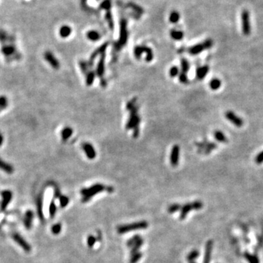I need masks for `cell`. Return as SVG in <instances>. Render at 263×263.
Returning a JSON list of instances; mask_svg holds the SVG:
<instances>
[{"label":"cell","instance_id":"obj_1","mask_svg":"<svg viewBox=\"0 0 263 263\" xmlns=\"http://www.w3.org/2000/svg\"><path fill=\"white\" fill-rule=\"evenodd\" d=\"M1 52L7 62L21 59L22 55L16 45V37L7 31L0 29Z\"/></svg>","mask_w":263,"mask_h":263},{"label":"cell","instance_id":"obj_2","mask_svg":"<svg viewBox=\"0 0 263 263\" xmlns=\"http://www.w3.org/2000/svg\"><path fill=\"white\" fill-rule=\"evenodd\" d=\"M105 189H106V187L100 184L94 185V186H91L89 189L84 188L81 189V194L83 195V198L82 199L81 201L83 202V203H86V202L90 200V199H91L92 197L96 195V194H98V193L101 192V191H104Z\"/></svg>","mask_w":263,"mask_h":263},{"label":"cell","instance_id":"obj_3","mask_svg":"<svg viewBox=\"0 0 263 263\" xmlns=\"http://www.w3.org/2000/svg\"><path fill=\"white\" fill-rule=\"evenodd\" d=\"M148 226V223L145 221H142V222H134L129 224L121 225V226L118 227L117 231L119 234H124V233L130 232V231L144 230V229H146Z\"/></svg>","mask_w":263,"mask_h":263},{"label":"cell","instance_id":"obj_4","mask_svg":"<svg viewBox=\"0 0 263 263\" xmlns=\"http://www.w3.org/2000/svg\"><path fill=\"white\" fill-rule=\"evenodd\" d=\"M213 40H206L205 41H204L203 43L197 44L194 46H191L188 49V52L189 54L191 55H197V54H200L201 52H203V50L209 49L212 47L213 45Z\"/></svg>","mask_w":263,"mask_h":263},{"label":"cell","instance_id":"obj_5","mask_svg":"<svg viewBox=\"0 0 263 263\" xmlns=\"http://www.w3.org/2000/svg\"><path fill=\"white\" fill-rule=\"evenodd\" d=\"M145 53L146 54V62H151L152 61L153 55V51L150 48L146 47V46H137L134 50V54L137 59H139L142 56V54Z\"/></svg>","mask_w":263,"mask_h":263},{"label":"cell","instance_id":"obj_6","mask_svg":"<svg viewBox=\"0 0 263 263\" xmlns=\"http://www.w3.org/2000/svg\"><path fill=\"white\" fill-rule=\"evenodd\" d=\"M120 37L118 43L115 45V48L117 49L121 48L122 46L124 45L127 41V21L125 20H122L121 21V28H120Z\"/></svg>","mask_w":263,"mask_h":263},{"label":"cell","instance_id":"obj_7","mask_svg":"<svg viewBox=\"0 0 263 263\" xmlns=\"http://www.w3.org/2000/svg\"><path fill=\"white\" fill-rule=\"evenodd\" d=\"M131 115H130L129 119L127 124V129H138V125L140 124V119L137 114V109L134 108L131 110Z\"/></svg>","mask_w":263,"mask_h":263},{"label":"cell","instance_id":"obj_8","mask_svg":"<svg viewBox=\"0 0 263 263\" xmlns=\"http://www.w3.org/2000/svg\"><path fill=\"white\" fill-rule=\"evenodd\" d=\"M242 29L245 35H249L251 32V25H250L249 13L248 10H243L241 15Z\"/></svg>","mask_w":263,"mask_h":263},{"label":"cell","instance_id":"obj_9","mask_svg":"<svg viewBox=\"0 0 263 263\" xmlns=\"http://www.w3.org/2000/svg\"><path fill=\"white\" fill-rule=\"evenodd\" d=\"M225 117H226V119L228 120V121H230L232 124H234L237 127H241L243 125V119L239 116H237L232 111H227V112L225 113Z\"/></svg>","mask_w":263,"mask_h":263},{"label":"cell","instance_id":"obj_10","mask_svg":"<svg viewBox=\"0 0 263 263\" xmlns=\"http://www.w3.org/2000/svg\"><path fill=\"white\" fill-rule=\"evenodd\" d=\"M44 58L47 62L49 63V64L53 68L57 69L60 67V63L57 59L55 57V56L52 54L50 51H45L44 54Z\"/></svg>","mask_w":263,"mask_h":263},{"label":"cell","instance_id":"obj_11","mask_svg":"<svg viewBox=\"0 0 263 263\" xmlns=\"http://www.w3.org/2000/svg\"><path fill=\"white\" fill-rule=\"evenodd\" d=\"M179 152L180 148L178 145H175L172 147L171 153H170V163L173 167H176L179 161Z\"/></svg>","mask_w":263,"mask_h":263},{"label":"cell","instance_id":"obj_12","mask_svg":"<svg viewBox=\"0 0 263 263\" xmlns=\"http://www.w3.org/2000/svg\"><path fill=\"white\" fill-rule=\"evenodd\" d=\"M1 195L2 197V201L1 203V210H4L7 207L8 204L11 201L12 197V193L9 190H5L1 192Z\"/></svg>","mask_w":263,"mask_h":263},{"label":"cell","instance_id":"obj_13","mask_svg":"<svg viewBox=\"0 0 263 263\" xmlns=\"http://www.w3.org/2000/svg\"><path fill=\"white\" fill-rule=\"evenodd\" d=\"M12 237H13L14 241H16L21 247L23 248V249H24L26 252H29L31 251V246L29 245V244L27 243V242L25 241V240L19 234H18V233H15V234H13V235H12Z\"/></svg>","mask_w":263,"mask_h":263},{"label":"cell","instance_id":"obj_14","mask_svg":"<svg viewBox=\"0 0 263 263\" xmlns=\"http://www.w3.org/2000/svg\"><path fill=\"white\" fill-rule=\"evenodd\" d=\"M82 148H83L84 152H85L86 157L89 159H94L96 157V151L92 144L89 143H84L82 145Z\"/></svg>","mask_w":263,"mask_h":263},{"label":"cell","instance_id":"obj_15","mask_svg":"<svg viewBox=\"0 0 263 263\" xmlns=\"http://www.w3.org/2000/svg\"><path fill=\"white\" fill-rule=\"evenodd\" d=\"M34 218V213L31 210H27L25 214V216L24 218V224L26 227L27 230H30L32 224V220Z\"/></svg>","mask_w":263,"mask_h":263},{"label":"cell","instance_id":"obj_16","mask_svg":"<svg viewBox=\"0 0 263 263\" xmlns=\"http://www.w3.org/2000/svg\"><path fill=\"white\" fill-rule=\"evenodd\" d=\"M108 43H105V44H103L102 45H101L100 48H97V49H96L95 51H94L93 54H92V56H91V58H90V64H92V62H93V61L95 59V58L96 57V56H97L98 55H100V54H101V55H102V54H104L105 53V50H106V48H107V47H108Z\"/></svg>","mask_w":263,"mask_h":263},{"label":"cell","instance_id":"obj_17","mask_svg":"<svg viewBox=\"0 0 263 263\" xmlns=\"http://www.w3.org/2000/svg\"><path fill=\"white\" fill-rule=\"evenodd\" d=\"M105 53L101 55V58L100 59V62L98 63L97 68H96V73H97L99 77H102L104 74L105 71Z\"/></svg>","mask_w":263,"mask_h":263},{"label":"cell","instance_id":"obj_18","mask_svg":"<svg viewBox=\"0 0 263 263\" xmlns=\"http://www.w3.org/2000/svg\"><path fill=\"white\" fill-rule=\"evenodd\" d=\"M0 169L8 174H11L14 172V168L12 165L2 160L1 158H0Z\"/></svg>","mask_w":263,"mask_h":263},{"label":"cell","instance_id":"obj_19","mask_svg":"<svg viewBox=\"0 0 263 263\" xmlns=\"http://www.w3.org/2000/svg\"><path fill=\"white\" fill-rule=\"evenodd\" d=\"M191 209H193L192 203H186L184 206H182L181 208V214H180V219H184L188 213Z\"/></svg>","mask_w":263,"mask_h":263},{"label":"cell","instance_id":"obj_20","mask_svg":"<svg viewBox=\"0 0 263 263\" xmlns=\"http://www.w3.org/2000/svg\"><path fill=\"white\" fill-rule=\"evenodd\" d=\"M213 247V242L212 241H209L206 244L205 247V257H204L203 263H209L210 259V254H211V250Z\"/></svg>","mask_w":263,"mask_h":263},{"label":"cell","instance_id":"obj_21","mask_svg":"<svg viewBox=\"0 0 263 263\" xmlns=\"http://www.w3.org/2000/svg\"><path fill=\"white\" fill-rule=\"evenodd\" d=\"M208 71H209V67H208V66H203L197 68L196 72L197 79L203 80V78H205L206 75L208 74Z\"/></svg>","mask_w":263,"mask_h":263},{"label":"cell","instance_id":"obj_22","mask_svg":"<svg viewBox=\"0 0 263 263\" xmlns=\"http://www.w3.org/2000/svg\"><path fill=\"white\" fill-rule=\"evenodd\" d=\"M73 129L71 127H64V129H62V140L63 141H67L68 139L70 138L71 136H72L73 134Z\"/></svg>","mask_w":263,"mask_h":263},{"label":"cell","instance_id":"obj_23","mask_svg":"<svg viewBox=\"0 0 263 263\" xmlns=\"http://www.w3.org/2000/svg\"><path fill=\"white\" fill-rule=\"evenodd\" d=\"M71 33H72V29L68 26H63L60 28L59 35L63 38L68 37Z\"/></svg>","mask_w":263,"mask_h":263},{"label":"cell","instance_id":"obj_24","mask_svg":"<svg viewBox=\"0 0 263 263\" xmlns=\"http://www.w3.org/2000/svg\"><path fill=\"white\" fill-rule=\"evenodd\" d=\"M214 138H215L216 140H218V142L224 143L228 142L227 137L224 135V134L223 133V132L220 131H216L214 132Z\"/></svg>","mask_w":263,"mask_h":263},{"label":"cell","instance_id":"obj_25","mask_svg":"<svg viewBox=\"0 0 263 263\" xmlns=\"http://www.w3.org/2000/svg\"><path fill=\"white\" fill-rule=\"evenodd\" d=\"M221 85H222V83H221V81L218 78H214L210 81L209 86L210 88L212 90H217L220 88Z\"/></svg>","mask_w":263,"mask_h":263},{"label":"cell","instance_id":"obj_26","mask_svg":"<svg viewBox=\"0 0 263 263\" xmlns=\"http://www.w3.org/2000/svg\"><path fill=\"white\" fill-rule=\"evenodd\" d=\"M170 35L172 38L176 40H180L184 37V33L181 31L178 30H172L170 31Z\"/></svg>","mask_w":263,"mask_h":263},{"label":"cell","instance_id":"obj_27","mask_svg":"<svg viewBox=\"0 0 263 263\" xmlns=\"http://www.w3.org/2000/svg\"><path fill=\"white\" fill-rule=\"evenodd\" d=\"M87 37L92 41H96L100 38V35L96 31H89L87 33Z\"/></svg>","mask_w":263,"mask_h":263},{"label":"cell","instance_id":"obj_28","mask_svg":"<svg viewBox=\"0 0 263 263\" xmlns=\"http://www.w3.org/2000/svg\"><path fill=\"white\" fill-rule=\"evenodd\" d=\"M143 240L142 239V237L140 238L139 241L137 242V243L134 244V247L132 248V250H131V255H134V254H136L137 252H138V250L141 248V247L143 246Z\"/></svg>","mask_w":263,"mask_h":263},{"label":"cell","instance_id":"obj_29","mask_svg":"<svg viewBox=\"0 0 263 263\" xmlns=\"http://www.w3.org/2000/svg\"><path fill=\"white\" fill-rule=\"evenodd\" d=\"M37 210H38V215L40 216V218L42 221L44 220V216L43 213V198L39 197L37 200Z\"/></svg>","mask_w":263,"mask_h":263},{"label":"cell","instance_id":"obj_30","mask_svg":"<svg viewBox=\"0 0 263 263\" xmlns=\"http://www.w3.org/2000/svg\"><path fill=\"white\" fill-rule=\"evenodd\" d=\"M140 238H141V237L139 236V235H134V236L132 237V238H130L129 240V241H127V247L132 248V247H134V244H135L137 243V242H138Z\"/></svg>","mask_w":263,"mask_h":263},{"label":"cell","instance_id":"obj_31","mask_svg":"<svg viewBox=\"0 0 263 263\" xmlns=\"http://www.w3.org/2000/svg\"><path fill=\"white\" fill-rule=\"evenodd\" d=\"M181 205L180 204H178V203L172 204V205H170L169 207H168L167 211H168V213L172 214V213H175V212L178 211V210H181Z\"/></svg>","mask_w":263,"mask_h":263},{"label":"cell","instance_id":"obj_32","mask_svg":"<svg viewBox=\"0 0 263 263\" xmlns=\"http://www.w3.org/2000/svg\"><path fill=\"white\" fill-rule=\"evenodd\" d=\"M170 21L172 23H177L180 19V15L176 11H173L170 15Z\"/></svg>","mask_w":263,"mask_h":263},{"label":"cell","instance_id":"obj_33","mask_svg":"<svg viewBox=\"0 0 263 263\" xmlns=\"http://www.w3.org/2000/svg\"><path fill=\"white\" fill-rule=\"evenodd\" d=\"M189 69V64L188 61H187L186 59H182V60H181L182 72L181 73H188Z\"/></svg>","mask_w":263,"mask_h":263},{"label":"cell","instance_id":"obj_34","mask_svg":"<svg viewBox=\"0 0 263 263\" xmlns=\"http://www.w3.org/2000/svg\"><path fill=\"white\" fill-rule=\"evenodd\" d=\"M56 212V206L54 201H51L49 206V214L50 218H54Z\"/></svg>","mask_w":263,"mask_h":263},{"label":"cell","instance_id":"obj_35","mask_svg":"<svg viewBox=\"0 0 263 263\" xmlns=\"http://www.w3.org/2000/svg\"><path fill=\"white\" fill-rule=\"evenodd\" d=\"M94 77H95L94 73L93 72L89 73L86 76V85L91 86L94 81Z\"/></svg>","mask_w":263,"mask_h":263},{"label":"cell","instance_id":"obj_36","mask_svg":"<svg viewBox=\"0 0 263 263\" xmlns=\"http://www.w3.org/2000/svg\"><path fill=\"white\" fill-rule=\"evenodd\" d=\"M61 231H62V224H59V223L54 224V226L51 227V232L54 233V235H58L59 233H60Z\"/></svg>","mask_w":263,"mask_h":263},{"label":"cell","instance_id":"obj_37","mask_svg":"<svg viewBox=\"0 0 263 263\" xmlns=\"http://www.w3.org/2000/svg\"><path fill=\"white\" fill-rule=\"evenodd\" d=\"M199 256V252L197 251V250H194V251H191L190 253L189 254V255L187 256V260H188L189 262L191 261H193L195 260L197 256Z\"/></svg>","mask_w":263,"mask_h":263},{"label":"cell","instance_id":"obj_38","mask_svg":"<svg viewBox=\"0 0 263 263\" xmlns=\"http://www.w3.org/2000/svg\"><path fill=\"white\" fill-rule=\"evenodd\" d=\"M59 202H60V205L62 208H64L68 205L69 203V198L67 196H62L59 197Z\"/></svg>","mask_w":263,"mask_h":263},{"label":"cell","instance_id":"obj_39","mask_svg":"<svg viewBox=\"0 0 263 263\" xmlns=\"http://www.w3.org/2000/svg\"><path fill=\"white\" fill-rule=\"evenodd\" d=\"M142 257V254L140 252H137L134 255L132 256L131 260H130V263H136Z\"/></svg>","mask_w":263,"mask_h":263},{"label":"cell","instance_id":"obj_40","mask_svg":"<svg viewBox=\"0 0 263 263\" xmlns=\"http://www.w3.org/2000/svg\"><path fill=\"white\" fill-rule=\"evenodd\" d=\"M96 241V237H94L93 235H90V236H89V237H88V239H87L88 246H89L90 248H92L94 247V244H95Z\"/></svg>","mask_w":263,"mask_h":263},{"label":"cell","instance_id":"obj_41","mask_svg":"<svg viewBox=\"0 0 263 263\" xmlns=\"http://www.w3.org/2000/svg\"><path fill=\"white\" fill-rule=\"evenodd\" d=\"M179 81H181V83H188L189 80H188V77H187V76H186V73H180Z\"/></svg>","mask_w":263,"mask_h":263},{"label":"cell","instance_id":"obj_42","mask_svg":"<svg viewBox=\"0 0 263 263\" xmlns=\"http://www.w3.org/2000/svg\"><path fill=\"white\" fill-rule=\"evenodd\" d=\"M191 203H192L193 209H194V210L201 209V208H203V203H202V202H200V201H195Z\"/></svg>","mask_w":263,"mask_h":263},{"label":"cell","instance_id":"obj_43","mask_svg":"<svg viewBox=\"0 0 263 263\" xmlns=\"http://www.w3.org/2000/svg\"><path fill=\"white\" fill-rule=\"evenodd\" d=\"M178 72H179V71H178V68L177 67H172L170 70V75L172 77H174L177 76Z\"/></svg>","mask_w":263,"mask_h":263},{"label":"cell","instance_id":"obj_44","mask_svg":"<svg viewBox=\"0 0 263 263\" xmlns=\"http://www.w3.org/2000/svg\"><path fill=\"white\" fill-rule=\"evenodd\" d=\"M246 256H247V259L250 263H259L258 259L256 256H251L248 254H246Z\"/></svg>","mask_w":263,"mask_h":263},{"label":"cell","instance_id":"obj_45","mask_svg":"<svg viewBox=\"0 0 263 263\" xmlns=\"http://www.w3.org/2000/svg\"><path fill=\"white\" fill-rule=\"evenodd\" d=\"M255 162L256 164H258V165H260V164L263 162V151H261V152L256 156L255 158Z\"/></svg>","mask_w":263,"mask_h":263},{"label":"cell","instance_id":"obj_46","mask_svg":"<svg viewBox=\"0 0 263 263\" xmlns=\"http://www.w3.org/2000/svg\"><path fill=\"white\" fill-rule=\"evenodd\" d=\"M6 104H8L7 98L5 96H0V105H3Z\"/></svg>","mask_w":263,"mask_h":263},{"label":"cell","instance_id":"obj_47","mask_svg":"<svg viewBox=\"0 0 263 263\" xmlns=\"http://www.w3.org/2000/svg\"><path fill=\"white\" fill-rule=\"evenodd\" d=\"M61 197V195H60V191L59 189H56L55 190V193H54V197H58V198H59Z\"/></svg>","mask_w":263,"mask_h":263},{"label":"cell","instance_id":"obj_48","mask_svg":"<svg viewBox=\"0 0 263 263\" xmlns=\"http://www.w3.org/2000/svg\"><path fill=\"white\" fill-rule=\"evenodd\" d=\"M8 104H6V105H0V113L2 112L3 110H5V108H7Z\"/></svg>","mask_w":263,"mask_h":263},{"label":"cell","instance_id":"obj_49","mask_svg":"<svg viewBox=\"0 0 263 263\" xmlns=\"http://www.w3.org/2000/svg\"><path fill=\"white\" fill-rule=\"evenodd\" d=\"M3 141H4L3 135H2V134L1 132H0V147H1L2 145Z\"/></svg>","mask_w":263,"mask_h":263},{"label":"cell","instance_id":"obj_50","mask_svg":"<svg viewBox=\"0 0 263 263\" xmlns=\"http://www.w3.org/2000/svg\"><path fill=\"white\" fill-rule=\"evenodd\" d=\"M189 263H195V262H193V261H191V262H189Z\"/></svg>","mask_w":263,"mask_h":263}]
</instances>
